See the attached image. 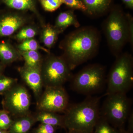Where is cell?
<instances>
[{
	"label": "cell",
	"mask_w": 133,
	"mask_h": 133,
	"mask_svg": "<svg viewBox=\"0 0 133 133\" xmlns=\"http://www.w3.org/2000/svg\"><path fill=\"white\" fill-rule=\"evenodd\" d=\"M100 109V116L103 117L114 127L124 128L132 111V101L127 94L117 93L106 95Z\"/></svg>",
	"instance_id": "8992f818"
},
{
	"label": "cell",
	"mask_w": 133,
	"mask_h": 133,
	"mask_svg": "<svg viewBox=\"0 0 133 133\" xmlns=\"http://www.w3.org/2000/svg\"><path fill=\"white\" fill-rule=\"evenodd\" d=\"M3 109L16 118L28 114L31 98L28 91L23 85L17 84L3 94Z\"/></svg>",
	"instance_id": "ba28073f"
},
{
	"label": "cell",
	"mask_w": 133,
	"mask_h": 133,
	"mask_svg": "<svg viewBox=\"0 0 133 133\" xmlns=\"http://www.w3.org/2000/svg\"><path fill=\"white\" fill-rule=\"evenodd\" d=\"M126 7L129 9H133V0H121Z\"/></svg>",
	"instance_id": "f546056e"
},
{
	"label": "cell",
	"mask_w": 133,
	"mask_h": 133,
	"mask_svg": "<svg viewBox=\"0 0 133 133\" xmlns=\"http://www.w3.org/2000/svg\"><path fill=\"white\" fill-rule=\"evenodd\" d=\"M0 133H8V130L0 129Z\"/></svg>",
	"instance_id": "836d02e7"
},
{
	"label": "cell",
	"mask_w": 133,
	"mask_h": 133,
	"mask_svg": "<svg viewBox=\"0 0 133 133\" xmlns=\"http://www.w3.org/2000/svg\"><path fill=\"white\" fill-rule=\"evenodd\" d=\"M66 133H83L80 131L75 130H68V132Z\"/></svg>",
	"instance_id": "1f68e13d"
},
{
	"label": "cell",
	"mask_w": 133,
	"mask_h": 133,
	"mask_svg": "<svg viewBox=\"0 0 133 133\" xmlns=\"http://www.w3.org/2000/svg\"><path fill=\"white\" fill-rule=\"evenodd\" d=\"M45 11L53 12L58 9L63 4V0H38Z\"/></svg>",
	"instance_id": "cb8c5ba5"
},
{
	"label": "cell",
	"mask_w": 133,
	"mask_h": 133,
	"mask_svg": "<svg viewBox=\"0 0 133 133\" xmlns=\"http://www.w3.org/2000/svg\"><path fill=\"white\" fill-rule=\"evenodd\" d=\"M37 122L35 116L30 114L16 117L8 130V133H28Z\"/></svg>",
	"instance_id": "5bb4252c"
},
{
	"label": "cell",
	"mask_w": 133,
	"mask_h": 133,
	"mask_svg": "<svg viewBox=\"0 0 133 133\" xmlns=\"http://www.w3.org/2000/svg\"><path fill=\"white\" fill-rule=\"evenodd\" d=\"M106 92L104 96L117 93L127 94L133 86V58L127 52H122L107 76Z\"/></svg>",
	"instance_id": "277c9868"
},
{
	"label": "cell",
	"mask_w": 133,
	"mask_h": 133,
	"mask_svg": "<svg viewBox=\"0 0 133 133\" xmlns=\"http://www.w3.org/2000/svg\"><path fill=\"white\" fill-rule=\"evenodd\" d=\"M41 68L43 84L45 87L63 86L73 74L64 58L48 54Z\"/></svg>",
	"instance_id": "52a82bcc"
},
{
	"label": "cell",
	"mask_w": 133,
	"mask_h": 133,
	"mask_svg": "<svg viewBox=\"0 0 133 133\" xmlns=\"http://www.w3.org/2000/svg\"><path fill=\"white\" fill-rule=\"evenodd\" d=\"M71 87L76 92L88 96L99 93L107 85L106 70L99 64H89L71 79Z\"/></svg>",
	"instance_id": "5b68a950"
},
{
	"label": "cell",
	"mask_w": 133,
	"mask_h": 133,
	"mask_svg": "<svg viewBox=\"0 0 133 133\" xmlns=\"http://www.w3.org/2000/svg\"><path fill=\"white\" fill-rule=\"evenodd\" d=\"M17 49L19 52L29 51H38L41 50L48 54L50 53L49 50L41 46L38 41L34 38L22 42L17 46Z\"/></svg>",
	"instance_id": "44dd1931"
},
{
	"label": "cell",
	"mask_w": 133,
	"mask_h": 133,
	"mask_svg": "<svg viewBox=\"0 0 133 133\" xmlns=\"http://www.w3.org/2000/svg\"><path fill=\"white\" fill-rule=\"evenodd\" d=\"M13 122L10 114L7 111L0 110V129L8 130Z\"/></svg>",
	"instance_id": "d4e9b609"
},
{
	"label": "cell",
	"mask_w": 133,
	"mask_h": 133,
	"mask_svg": "<svg viewBox=\"0 0 133 133\" xmlns=\"http://www.w3.org/2000/svg\"><path fill=\"white\" fill-rule=\"evenodd\" d=\"M17 84V79L3 74L0 76V94H5Z\"/></svg>",
	"instance_id": "603a6c76"
},
{
	"label": "cell",
	"mask_w": 133,
	"mask_h": 133,
	"mask_svg": "<svg viewBox=\"0 0 133 133\" xmlns=\"http://www.w3.org/2000/svg\"><path fill=\"white\" fill-rule=\"evenodd\" d=\"M86 8L85 14L96 17L101 16L110 11L112 0H80Z\"/></svg>",
	"instance_id": "7c38bea8"
},
{
	"label": "cell",
	"mask_w": 133,
	"mask_h": 133,
	"mask_svg": "<svg viewBox=\"0 0 133 133\" xmlns=\"http://www.w3.org/2000/svg\"><path fill=\"white\" fill-rule=\"evenodd\" d=\"M64 4L70 8L71 9L81 10L85 12L86 8L80 0H63Z\"/></svg>",
	"instance_id": "4316f807"
},
{
	"label": "cell",
	"mask_w": 133,
	"mask_h": 133,
	"mask_svg": "<svg viewBox=\"0 0 133 133\" xmlns=\"http://www.w3.org/2000/svg\"><path fill=\"white\" fill-rule=\"evenodd\" d=\"M20 52L25 62L24 65L41 70L43 59L38 51H29Z\"/></svg>",
	"instance_id": "d6986e66"
},
{
	"label": "cell",
	"mask_w": 133,
	"mask_h": 133,
	"mask_svg": "<svg viewBox=\"0 0 133 133\" xmlns=\"http://www.w3.org/2000/svg\"><path fill=\"white\" fill-rule=\"evenodd\" d=\"M119 129L112 127L105 119L100 116L93 133H118Z\"/></svg>",
	"instance_id": "7402d4cb"
},
{
	"label": "cell",
	"mask_w": 133,
	"mask_h": 133,
	"mask_svg": "<svg viewBox=\"0 0 133 133\" xmlns=\"http://www.w3.org/2000/svg\"><path fill=\"white\" fill-rule=\"evenodd\" d=\"M99 31L92 26L77 28L65 37L59 44L64 58L71 70L96 55L100 43Z\"/></svg>",
	"instance_id": "6da1fadb"
},
{
	"label": "cell",
	"mask_w": 133,
	"mask_h": 133,
	"mask_svg": "<svg viewBox=\"0 0 133 133\" xmlns=\"http://www.w3.org/2000/svg\"><path fill=\"white\" fill-rule=\"evenodd\" d=\"M109 12L102 28L110 51L116 57L128 43L127 19L126 14L119 6H112Z\"/></svg>",
	"instance_id": "3957f363"
},
{
	"label": "cell",
	"mask_w": 133,
	"mask_h": 133,
	"mask_svg": "<svg viewBox=\"0 0 133 133\" xmlns=\"http://www.w3.org/2000/svg\"><path fill=\"white\" fill-rule=\"evenodd\" d=\"M118 133H131L125 130V129L122 128L119 129Z\"/></svg>",
	"instance_id": "d6a6232c"
},
{
	"label": "cell",
	"mask_w": 133,
	"mask_h": 133,
	"mask_svg": "<svg viewBox=\"0 0 133 133\" xmlns=\"http://www.w3.org/2000/svg\"><path fill=\"white\" fill-rule=\"evenodd\" d=\"M6 66L0 62V76L3 75Z\"/></svg>",
	"instance_id": "4dcf8cb0"
},
{
	"label": "cell",
	"mask_w": 133,
	"mask_h": 133,
	"mask_svg": "<svg viewBox=\"0 0 133 133\" xmlns=\"http://www.w3.org/2000/svg\"><path fill=\"white\" fill-rule=\"evenodd\" d=\"M38 32L37 27L31 25L24 26L17 31L14 36V38L17 41L22 42L34 38Z\"/></svg>",
	"instance_id": "ffe728a7"
},
{
	"label": "cell",
	"mask_w": 133,
	"mask_h": 133,
	"mask_svg": "<svg viewBox=\"0 0 133 133\" xmlns=\"http://www.w3.org/2000/svg\"><path fill=\"white\" fill-rule=\"evenodd\" d=\"M128 121V129L127 130L129 132L133 133V112H131L128 116L127 121Z\"/></svg>",
	"instance_id": "f1b7e54d"
},
{
	"label": "cell",
	"mask_w": 133,
	"mask_h": 133,
	"mask_svg": "<svg viewBox=\"0 0 133 133\" xmlns=\"http://www.w3.org/2000/svg\"><path fill=\"white\" fill-rule=\"evenodd\" d=\"M71 26L78 28L80 27V24L74 14V10L71 9L61 12L57 17L54 25L60 33Z\"/></svg>",
	"instance_id": "9a60e30c"
},
{
	"label": "cell",
	"mask_w": 133,
	"mask_h": 133,
	"mask_svg": "<svg viewBox=\"0 0 133 133\" xmlns=\"http://www.w3.org/2000/svg\"><path fill=\"white\" fill-rule=\"evenodd\" d=\"M39 98V111L65 112L70 105L69 95L63 86L45 87Z\"/></svg>",
	"instance_id": "9c48e42d"
},
{
	"label": "cell",
	"mask_w": 133,
	"mask_h": 133,
	"mask_svg": "<svg viewBox=\"0 0 133 133\" xmlns=\"http://www.w3.org/2000/svg\"><path fill=\"white\" fill-rule=\"evenodd\" d=\"M22 78L33 91L36 97L39 98L43 86L41 69L24 65L18 70Z\"/></svg>",
	"instance_id": "8fae6325"
},
{
	"label": "cell",
	"mask_w": 133,
	"mask_h": 133,
	"mask_svg": "<svg viewBox=\"0 0 133 133\" xmlns=\"http://www.w3.org/2000/svg\"><path fill=\"white\" fill-rule=\"evenodd\" d=\"M35 117L37 122L64 128L63 115L52 112L40 111Z\"/></svg>",
	"instance_id": "e0dca14e"
},
{
	"label": "cell",
	"mask_w": 133,
	"mask_h": 133,
	"mask_svg": "<svg viewBox=\"0 0 133 133\" xmlns=\"http://www.w3.org/2000/svg\"><path fill=\"white\" fill-rule=\"evenodd\" d=\"M37 0H0V3L10 9L16 11H30L41 20L43 26L45 25L42 21V17L37 8Z\"/></svg>",
	"instance_id": "4fadbf2b"
},
{
	"label": "cell",
	"mask_w": 133,
	"mask_h": 133,
	"mask_svg": "<svg viewBox=\"0 0 133 133\" xmlns=\"http://www.w3.org/2000/svg\"><path fill=\"white\" fill-rule=\"evenodd\" d=\"M57 128L49 124L41 123L33 131V133H57Z\"/></svg>",
	"instance_id": "484cf974"
},
{
	"label": "cell",
	"mask_w": 133,
	"mask_h": 133,
	"mask_svg": "<svg viewBox=\"0 0 133 133\" xmlns=\"http://www.w3.org/2000/svg\"><path fill=\"white\" fill-rule=\"evenodd\" d=\"M102 97L87 96L82 102L69 105L63 115L64 128L93 133L100 116V103Z\"/></svg>",
	"instance_id": "7a4b0ae2"
},
{
	"label": "cell",
	"mask_w": 133,
	"mask_h": 133,
	"mask_svg": "<svg viewBox=\"0 0 133 133\" xmlns=\"http://www.w3.org/2000/svg\"><path fill=\"white\" fill-rule=\"evenodd\" d=\"M60 33L54 26L50 24L43 26L41 34V40L44 45L49 50L56 44Z\"/></svg>",
	"instance_id": "ac0fdd59"
},
{
	"label": "cell",
	"mask_w": 133,
	"mask_h": 133,
	"mask_svg": "<svg viewBox=\"0 0 133 133\" xmlns=\"http://www.w3.org/2000/svg\"><path fill=\"white\" fill-rule=\"evenodd\" d=\"M28 20V17L20 11L0 12V38L10 36L17 33L26 25Z\"/></svg>",
	"instance_id": "30bf717a"
},
{
	"label": "cell",
	"mask_w": 133,
	"mask_h": 133,
	"mask_svg": "<svg viewBox=\"0 0 133 133\" xmlns=\"http://www.w3.org/2000/svg\"><path fill=\"white\" fill-rule=\"evenodd\" d=\"M22 58L18 50L7 41H0V62L5 65L10 64Z\"/></svg>",
	"instance_id": "2e32d148"
},
{
	"label": "cell",
	"mask_w": 133,
	"mask_h": 133,
	"mask_svg": "<svg viewBox=\"0 0 133 133\" xmlns=\"http://www.w3.org/2000/svg\"><path fill=\"white\" fill-rule=\"evenodd\" d=\"M128 21V43L131 48L133 47V18L129 14H126Z\"/></svg>",
	"instance_id": "83f0119b"
}]
</instances>
